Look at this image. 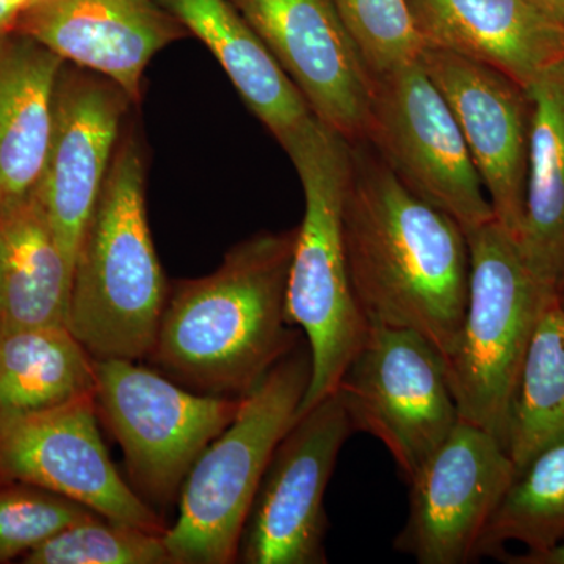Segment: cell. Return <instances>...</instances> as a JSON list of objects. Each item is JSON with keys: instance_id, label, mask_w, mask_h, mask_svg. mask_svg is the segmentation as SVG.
I'll list each match as a JSON object with an SVG mask.
<instances>
[{"instance_id": "16", "label": "cell", "mask_w": 564, "mask_h": 564, "mask_svg": "<svg viewBox=\"0 0 564 564\" xmlns=\"http://www.w3.org/2000/svg\"><path fill=\"white\" fill-rule=\"evenodd\" d=\"M14 32L39 41L66 63L113 80L135 106L152 58L191 36L155 0H40L22 14Z\"/></svg>"}, {"instance_id": "9", "label": "cell", "mask_w": 564, "mask_h": 564, "mask_svg": "<svg viewBox=\"0 0 564 564\" xmlns=\"http://www.w3.org/2000/svg\"><path fill=\"white\" fill-rule=\"evenodd\" d=\"M98 413L141 491L166 502L239 411L242 397L193 393L131 359H95Z\"/></svg>"}, {"instance_id": "8", "label": "cell", "mask_w": 564, "mask_h": 564, "mask_svg": "<svg viewBox=\"0 0 564 564\" xmlns=\"http://www.w3.org/2000/svg\"><path fill=\"white\" fill-rule=\"evenodd\" d=\"M364 141L464 231L496 220L462 129L421 58L373 77Z\"/></svg>"}, {"instance_id": "12", "label": "cell", "mask_w": 564, "mask_h": 564, "mask_svg": "<svg viewBox=\"0 0 564 564\" xmlns=\"http://www.w3.org/2000/svg\"><path fill=\"white\" fill-rule=\"evenodd\" d=\"M95 395L0 421V481L40 486L109 521L165 533L161 518L122 480L98 429Z\"/></svg>"}, {"instance_id": "6", "label": "cell", "mask_w": 564, "mask_h": 564, "mask_svg": "<svg viewBox=\"0 0 564 564\" xmlns=\"http://www.w3.org/2000/svg\"><path fill=\"white\" fill-rule=\"evenodd\" d=\"M464 232L470 251L469 296L458 347L447 359L448 381L459 419L507 447L522 364L556 291L534 276L499 221Z\"/></svg>"}, {"instance_id": "22", "label": "cell", "mask_w": 564, "mask_h": 564, "mask_svg": "<svg viewBox=\"0 0 564 564\" xmlns=\"http://www.w3.org/2000/svg\"><path fill=\"white\" fill-rule=\"evenodd\" d=\"M95 358L66 325L0 333V421L95 395Z\"/></svg>"}, {"instance_id": "20", "label": "cell", "mask_w": 564, "mask_h": 564, "mask_svg": "<svg viewBox=\"0 0 564 564\" xmlns=\"http://www.w3.org/2000/svg\"><path fill=\"white\" fill-rule=\"evenodd\" d=\"M530 102L524 220L518 247L549 288L564 278V58L525 88Z\"/></svg>"}, {"instance_id": "26", "label": "cell", "mask_w": 564, "mask_h": 564, "mask_svg": "<svg viewBox=\"0 0 564 564\" xmlns=\"http://www.w3.org/2000/svg\"><path fill=\"white\" fill-rule=\"evenodd\" d=\"M372 77L419 61L425 50L408 0H332Z\"/></svg>"}, {"instance_id": "5", "label": "cell", "mask_w": 564, "mask_h": 564, "mask_svg": "<svg viewBox=\"0 0 564 564\" xmlns=\"http://www.w3.org/2000/svg\"><path fill=\"white\" fill-rule=\"evenodd\" d=\"M311 370V352L296 345L245 393L234 421L193 464L181 486L176 524L165 532L173 564L239 560L256 492L274 448L299 415Z\"/></svg>"}, {"instance_id": "1", "label": "cell", "mask_w": 564, "mask_h": 564, "mask_svg": "<svg viewBox=\"0 0 564 564\" xmlns=\"http://www.w3.org/2000/svg\"><path fill=\"white\" fill-rule=\"evenodd\" d=\"M344 237L367 323L422 334L447 361L469 296L470 251L462 225L419 198L361 141L351 144Z\"/></svg>"}, {"instance_id": "11", "label": "cell", "mask_w": 564, "mask_h": 564, "mask_svg": "<svg viewBox=\"0 0 564 564\" xmlns=\"http://www.w3.org/2000/svg\"><path fill=\"white\" fill-rule=\"evenodd\" d=\"M494 434L459 421L410 481V514L393 547L419 564H466L516 478Z\"/></svg>"}, {"instance_id": "4", "label": "cell", "mask_w": 564, "mask_h": 564, "mask_svg": "<svg viewBox=\"0 0 564 564\" xmlns=\"http://www.w3.org/2000/svg\"><path fill=\"white\" fill-rule=\"evenodd\" d=\"M304 193L288 281V317L306 334L311 381L299 415L336 391L369 329L352 292L344 237L351 143L314 118L284 148ZM296 415V417H299Z\"/></svg>"}, {"instance_id": "10", "label": "cell", "mask_w": 564, "mask_h": 564, "mask_svg": "<svg viewBox=\"0 0 564 564\" xmlns=\"http://www.w3.org/2000/svg\"><path fill=\"white\" fill-rule=\"evenodd\" d=\"M350 415L334 391L295 419L274 448L240 540L247 564H325V496Z\"/></svg>"}, {"instance_id": "24", "label": "cell", "mask_w": 564, "mask_h": 564, "mask_svg": "<svg viewBox=\"0 0 564 564\" xmlns=\"http://www.w3.org/2000/svg\"><path fill=\"white\" fill-rule=\"evenodd\" d=\"M564 540V443L534 456L505 494L481 534L477 555L494 556L510 541L527 549Z\"/></svg>"}, {"instance_id": "18", "label": "cell", "mask_w": 564, "mask_h": 564, "mask_svg": "<svg viewBox=\"0 0 564 564\" xmlns=\"http://www.w3.org/2000/svg\"><path fill=\"white\" fill-rule=\"evenodd\" d=\"M220 63L234 88L282 148L314 120L295 85L231 0H155Z\"/></svg>"}, {"instance_id": "28", "label": "cell", "mask_w": 564, "mask_h": 564, "mask_svg": "<svg viewBox=\"0 0 564 564\" xmlns=\"http://www.w3.org/2000/svg\"><path fill=\"white\" fill-rule=\"evenodd\" d=\"M492 558L510 564H564V540L551 547L529 549L525 554H508L502 549Z\"/></svg>"}, {"instance_id": "21", "label": "cell", "mask_w": 564, "mask_h": 564, "mask_svg": "<svg viewBox=\"0 0 564 564\" xmlns=\"http://www.w3.org/2000/svg\"><path fill=\"white\" fill-rule=\"evenodd\" d=\"M70 269L35 192L0 207V333L66 325Z\"/></svg>"}, {"instance_id": "3", "label": "cell", "mask_w": 564, "mask_h": 564, "mask_svg": "<svg viewBox=\"0 0 564 564\" xmlns=\"http://www.w3.org/2000/svg\"><path fill=\"white\" fill-rule=\"evenodd\" d=\"M147 174L129 121L70 276L66 326L95 359L139 361L158 339L170 284L152 242Z\"/></svg>"}, {"instance_id": "14", "label": "cell", "mask_w": 564, "mask_h": 564, "mask_svg": "<svg viewBox=\"0 0 564 564\" xmlns=\"http://www.w3.org/2000/svg\"><path fill=\"white\" fill-rule=\"evenodd\" d=\"M322 124L366 139L372 74L332 0H231Z\"/></svg>"}, {"instance_id": "31", "label": "cell", "mask_w": 564, "mask_h": 564, "mask_svg": "<svg viewBox=\"0 0 564 564\" xmlns=\"http://www.w3.org/2000/svg\"><path fill=\"white\" fill-rule=\"evenodd\" d=\"M556 295H558L560 302L564 304V278L562 282H560L558 288H556Z\"/></svg>"}, {"instance_id": "15", "label": "cell", "mask_w": 564, "mask_h": 564, "mask_svg": "<svg viewBox=\"0 0 564 564\" xmlns=\"http://www.w3.org/2000/svg\"><path fill=\"white\" fill-rule=\"evenodd\" d=\"M421 62L462 129L494 217L518 240L529 163L525 88L499 69L454 52L425 47Z\"/></svg>"}, {"instance_id": "13", "label": "cell", "mask_w": 564, "mask_h": 564, "mask_svg": "<svg viewBox=\"0 0 564 564\" xmlns=\"http://www.w3.org/2000/svg\"><path fill=\"white\" fill-rule=\"evenodd\" d=\"M135 106L113 80L65 63L36 198L50 218L70 269Z\"/></svg>"}, {"instance_id": "23", "label": "cell", "mask_w": 564, "mask_h": 564, "mask_svg": "<svg viewBox=\"0 0 564 564\" xmlns=\"http://www.w3.org/2000/svg\"><path fill=\"white\" fill-rule=\"evenodd\" d=\"M564 443V304L545 306L527 350L508 425L516 473L545 448Z\"/></svg>"}, {"instance_id": "19", "label": "cell", "mask_w": 564, "mask_h": 564, "mask_svg": "<svg viewBox=\"0 0 564 564\" xmlns=\"http://www.w3.org/2000/svg\"><path fill=\"white\" fill-rule=\"evenodd\" d=\"M65 63L24 33H0V207L39 185Z\"/></svg>"}, {"instance_id": "17", "label": "cell", "mask_w": 564, "mask_h": 564, "mask_svg": "<svg viewBox=\"0 0 564 564\" xmlns=\"http://www.w3.org/2000/svg\"><path fill=\"white\" fill-rule=\"evenodd\" d=\"M423 46L463 55L527 88L564 58V24L530 0H408Z\"/></svg>"}, {"instance_id": "7", "label": "cell", "mask_w": 564, "mask_h": 564, "mask_svg": "<svg viewBox=\"0 0 564 564\" xmlns=\"http://www.w3.org/2000/svg\"><path fill=\"white\" fill-rule=\"evenodd\" d=\"M336 392L356 432L380 440L408 481L462 421L443 352L411 329L369 325Z\"/></svg>"}, {"instance_id": "27", "label": "cell", "mask_w": 564, "mask_h": 564, "mask_svg": "<svg viewBox=\"0 0 564 564\" xmlns=\"http://www.w3.org/2000/svg\"><path fill=\"white\" fill-rule=\"evenodd\" d=\"M96 516L76 500L40 486L0 481V563L25 556L68 527Z\"/></svg>"}, {"instance_id": "2", "label": "cell", "mask_w": 564, "mask_h": 564, "mask_svg": "<svg viewBox=\"0 0 564 564\" xmlns=\"http://www.w3.org/2000/svg\"><path fill=\"white\" fill-rule=\"evenodd\" d=\"M296 236L256 234L214 273L172 285L148 358L196 391L250 392L296 347L285 302Z\"/></svg>"}, {"instance_id": "30", "label": "cell", "mask_w": 564, "mask_h": 564, "mask_svg": "<svg viewBox=\"0 0 564 564\" xmlns=\"http://www.w3.org/2000/svg\"><path fill=\"white\" fill-rule=\"evenodd\" d=\"M530 2L564 24V0H530Z\"/></svg>"}, {"instance_id": "29", "label": "cell", "mask_w": 564, "mask_h": 564, "mask_svg": "<svg viewBox=\"0 0 564 564\" xmlns=\"http://www.w3.org/2000/svg\"><path fill=\"white\" fill-rule=\"evenodd\" d=\"M40 0H0V33L17 31L22 14Z\"/></svg>"}, {"instance_id": "25", "label": "cell", "mask_w": 564, "mask_h": 564, "mask_svg": "<svg viewBox=\"0 0 564 564\" xmlns=\"http://www.w3.org/2000/svg\"><path fill=\"white\" fill-rule=\"evenodd\" d=\"M25 564H173L165 533L148 532L101 516L55 534L22 556Z\"/></svg>"}]
</instances>
